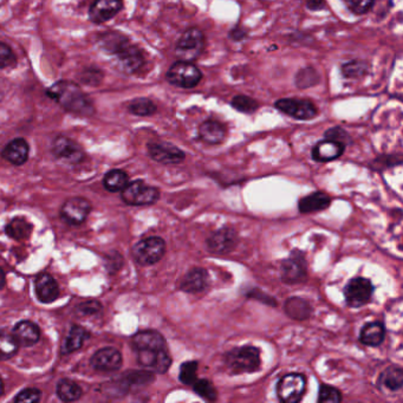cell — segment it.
Here are the masks:
<instances>
[{"mask_svg":"<svg viewBox=\"0 0 403 403\" xmlns=\"http://www.w3.org/2000/svg\"><path fill=\"white\" fill-rule=\"evenodd\" d=\"M103 50L115 57L117 66L127 74H135L144 66V52L127 37L117 32L107 33L101 41Z\"/></svg>","mask_w":403,"mask_h":403,"instance_id":"cell-1","label":"cell"},{"mask_svg":"<svg viewBox=\"0 0 403 403\" xmlns=\"http://www.w3.org/2000/svg\"><path fill=\"white\" fill-rule=\"evenodd\" d=\"M46 95L71 114L91 116L95 112L94 103L82 89L70 81H59L46 90Z\"/></svg>","mask_w":403,"mask_h":403,"instance_id":"cell-2","label":"cell"},{"mask_svg":"<svg viewBox=\"0 0 403 403\" xmlns=\"http://www.w3.org/2000/svg\"><path fill=\"white\" fill-rule=\"evenodd\" d=\"M224 362L232 374L255 373L262 366L260 350L253 346L235 348L224 355Z\"/></svg>","mask_w":403,"mask_h":403,"instance_id":"cell-3","label":"cell"},{"mask_svg":"<svg viewBox=\"0 0 403 403\" xmlns=\"http://www.w3.org/2000/svg\"><path fill=\"white\" fill-rule=\"evenodd\" d=\"M205 36L198 28H190L182 33L175 44V55L180 61L193 62L205 50Z\"/></svg>","mask_w":403,"mask_h":403,"instance_id":"cell-4","label":"cell"},{"mask_svg":"<svg viewBox=\"0 0 403 403\" xmlns=\"http://www.w3.org/2000/svg\"><path fill=\"white\" fill-rule=\"evenodd\" d=\"M166 79L172 86L184 89H192L198 86L202 79V74L198 66L192 62L179 61L169 68Z\"/></svg>","mask_w":403,"mask_h":403,"instance_id":"cell-5","label":"cell"},{"mask_svg":"<svg viewBox=\"0 0 403 403\" xmlns=\"http://www.w3.org/2000/svg\"><path fill=\"white\" fill-rule=\"evenodd\" d=\"M121 198L124 204L129 206L153 205L160 198V190L157 187L147 185L142 180H135L126 186Z\"/></svg>","mask_w":403,"mask_h":403,"instance_id":"cell-6","label":"cell"},{"mask_svg":"<svg viewBox=\"0 0 403 403\" xmlns=\"http://www.w3.org/2000/svg\"><path fill=\"white\" fill-rule=\"evenodd\" d=\"M166 243L160 237L142 239L132 247V257L136 263L147 266L157 264L165 255Z\"/></svg>","mask_w":403,"mask_h":403,"instance_id":"cell-7","label":"cell"},{"mask_svg":"<svg viewBox=\"0 0 403 403\" xmlns=\"http://www.w3.org/2000/svg\"><path fill=\"white\" fill-rule=\"evenodd\" d=\"M306 389L304 375L293 373L286 374L277 383V396L284 403H297L301 401Z\"/></svg>","mask_w":403,"mask_h":403,"instance_id":"cell-8","label":"cell"},{"mask_svg":"<svg viewBox=\"0 0 403 403\" xmlns=\"http://www.w3.org/2000/svg\"><path fill=\"white\" fill-rule=\"evenodd\" d=\"M374 293V285L371 280L357 277L350 280L344 288L346 304L351 308H361L371 302Z\"/></svg>","mask_w":403,"mask_h":403,"instance_id":"cell-9","label":"cell"},{"mask_svg":"<svg viewBox=\"0 0 403 403\" xmlns=\"http://www.w3.org/2000/svg\"><path fill=\"white\" fill-rule=\"evenodd\" d=\"M282 280L286 284H297L304 282L308 277V264L302 252L293 251L282 263L280 268Z\"/></svg>","mask_w":403,"mask_h":403,"instance_id":"cell-10","label":"cell"},{"mask_svg":"<svg viewBox=\"0 0 403 403\" xmlns=\"http://www.w3.org/2000/svg\"><path fill=\"white\" fill-rule=\"evenodd\" d=\"M275 108L285 115L301 121H308L318 115L316 106L308 99H280L275 103Z\"/></svg>","mask_w":403,"mask_h":403,"instance_id":"cell-11","label":"cell"},{"mask_svg":"<svg viewBox=\"0 0 403 403\" xmlns=\"http://www.w3.org/2000/svg\"><path fill=\"white\" fill-rule=\"evenodd\" d=\"M51 150L57 160L62 161L68 165H77L86 157L82 147L66 136L56 137L52 142Z\"/></svg>","mask_w":403,"mask_h":403,"instance_id":"cell-12","label":"cell"},{"mask_svg":"<svg viewBox=\"0 0 403 403\" xmlns=\"http://www.w3.org/2000/svg\"><path fill=\"white\" fill-rule=\"evenodd\" d=\"M91 204L82 197H72L63 204L61 218L69 225L77 226L87 220L90 214Z\"/></svg>","mask_w":403,"mask_h":403,"instance_id":"cell-13","label":"cell"},{"mask_svg":"<svg viewBox=\"0 0 403 403\" xmlns=\"http://www.w3.org/2000/svg\"><path fill=\"white\" fill-rule=\"evenodd\" d=\"M137 362L144 368H148L157 374H165L172 364L168 349L136 350Z\"/></svg>","mask_w":403,"mask_h":403,"instance_id":"cell-14","label":"cell"},{"mask_svg":"<svg viewBox=\"0 0 403 403\" xmlns=\"http://www.w3.org/2000/svg\"><path fill=\"white\" fill-rule=\"evenodd\" d=\"M149 157L162 165H177L185 160L181 149L168 142H150L147 146Z\"/></svg>","mask_w":403,"mask_h":403,"instance_id":"cell-15","label":"cell"},{"mask_svg":"<svg viewBox=\"0 0 403 403\" xmlns=\"http://www.w3.org/2000/svg\"><path fill=\"white\" fill-rule=\"evenodd\" d=\"M91 366L97 371L112 373L119 371L124 363L122 354L112 346L97 350L90 360Z\"/></svg>","mask_w":403,"mask_h":403,"instance_id":"cell-16","label":"cell"},{"mask_svg":"<svg viewBox=\"0 0 403 403\" xmlns=\"http://www.w3.org/2000/svg\"><path fill=\"white\" fill-rule=\"evenodd\" d=\"M238 243V235L233 228L222 227L207 239V247L212 253H228Z\"/></svg>","mask_w":403,"mask_h":403,"instance_id":"cell-17","label":"cell"},{"mask_svg":"<svg viewBox=\"0 0 403 403\" xmlns=\"http://www.w3.org/2000/svg\"><path fill=\"white\" fill-rule=\"evenodd\" d=\"M124 8L122 0H95L89 8V19L95 24H103Z\"/></svg>","mask_w":403,"mask_h":403,"instance_id":"cell-18","label":"cell"},{"mask_svg":"<svg viewBox=\"0 0 403 403\" xmlns=\"http://www.w3.org/2000/svg\"><path fill=\"white\" fill-rule=\"evenodd\" d=\"M35 293L41 303L50 304L54 303L59 296V286L54 277L43 272L35 280Z\"/></svg>","mask_w":403,"mask_h":403,"instance_id":"cell-19","label":"cell"},{"mask_svg":"<svg viewBox=\"0 0 403 403\" xmlns=\"http://www.w3.org/2000/svg\"><path fill=\"white\" fill-rule=\"evenodd\" d=\"M12 336L18 346L23 348L37 344L41 338V330L36 323L31 321L18 322L12 330Z\"/></svg>","mask_w":403,"mask_h":403,"instance_id":"cell-20","label":"cell"},{"mask_svg":"<svg viewBox=\"0 0 403 403\" xmlns=\"http://www.w3.org/2000/svg\"><path fill=\"white\" fill-rule=\"evenodd\" d=\"M29 144L21 137L10 141L0 153L4 160L14 166L24 165L25 162L29 160Z\"/></svg>","mask_w":403,"mask_h":403,"instance_id":"cell-21","label":"cell"},{"mask_svg":"<svg viewBox=\"0 0 403 403\" xmlns=\"http://www.w3.org/2000/svg\"><path fill=\"white\" fill-rule=\"evenodd\" d=\"M208 283H210L208 272L206 271L205 268H195L186 273L180 284V288L184 293H202L208 286Z\"/></svg>","mask_w":403,"mask_h":403,"instance_id":"cell-22","label":"cell"},{"mask_svg":"<svg viewBox=\"0 0 403 403\" xmlns=\"http://www.w3.org/2000/svg\"><path fill=\"white\" fill-rule=\"evenodd\" d=\"M346 146L336 142V141L325 140L318 142L313 149V159L317 162H330V161L337 160L344 153Z\"/></svg>","mask_w":403,"mask_h":403,"instance_id":"cell-23","label":"cell"},{"mask_svg":"<svg viewBox=\"0 0 403 403\" xmlns=\"http://www.w3.org/2000/svg\"><path fill=\"white\" fill-rule=\"evenodd\" d=\"M134 350L164 349L167 348L165 338L155 330H144L135 333L132 338Z\"/></svg>","mask_w":403,"mask_h":403,"instance_id":"cell-24","label":"cell"},{"mask_svg":"<svg viewBox=\"0 0 403 403\" xmlns=\"http://www.w3.org/2000/svg\"><path fill=\"white\" fill-rule=\"evenodd\" d=\"M199 136L208 144H220L226 137V128L215 119H207L199 127Z\"/></svg>","mask_w":403,"mask_h":403,"instance_id":"cell-25","label":"cell"},{"mask_svg":"<svg viewBox=\"0 0 403 403\" xmlns=\"http://www.w3.org/2000/svg\"><path fill=\"white\" fill-rule=\"evenodd\" d=\"M330 204H331V198L328 194L323 192H315L299 200L298 210L303 214L315 213V212H321L328 208Z\"/></svg>","mask_w":403,"mask_h":403,"instance_id":"cell-26","label":"cell"},{"mask_svg":"<svg viewBox=\"0 0 403 403\" xmlns=\"http://www.w3.org/2000/svg\"><path fill=\"white\" fill-rule=\"evenodd\" d=\"M386 329L381 322H371L363 326L360 333V341L369 346H377L384 341Z\"/></svg>","mask_w":403,"mask_h":403,"instance_id":"cell-27","label":"cell"},{"mask_svg":"<svg viewBox=\"0 0 403 403\" xmlns=\"http://www.w3.org/2000/svg\"><path fill=\"white\" fill-rule=\"evenodd\" d=\"M285 313L295 321H305L311 316L313 308L308 301L298 297L288 298L285 303Z\"/></svg>","mask_w":403,"mask_h":403,"instance_id":"cell-28","label":"cell"},{"mask_svg":"<svg viewBox=\"0 0 403 403\" xmlns=\"http://www.w3.org/2000/svg\"><path fill=\"white\" fill-rule=\"evenodd\" d=\"M87 338V330L83 329L82 326H79V325H72V328L63 342L61 353L62 355L72 354L75 351L82 348L83 343Z\"/></svg>","mask_w":403,"mask_h":403,"instance_id":"cell-29","label":"cell"},{"mask_svg":"<svg viewBox=\"0 0 403 403\" xmlns=\"http://www.w3.org/2000/svg\"><path fill=\"white\" fill-rule=\"evenodd\" d=\"M56 394L63 402H75L82 396V388L79 383L70 379H62L58 381Z\"/></svg>","mask_w":403,"mask_h":403,"instance_id":"cell-30","label":"cell"},{"mask_svg":"<svg viewBox=\"0 0 403 403\" xmlns=\"http://www.w3.org/2000/svg\"><path fill=\"white\" fill-rule=\"evenodd\" d=\"M128 184H129L128 174L121 169H111L103 177V186L110 193L122 192Z\"/></svg>","mask_w":403,"mask_h":403,"instance_id":"cell-31","label":"cell"},{"mask_svg":"<svg viewBox=\"0 0 403 403\" xmlns=\"http://www.w3.org/2000/svg\"><path fill=\"white\" fill-rule=\"evenodd\" d=\"M5 232L10 238L14 239L17 242H23L31 235L32 224L24 218H14L6 225Z\"/></svg>","mask_w":403,"mask_h":403,"instance_id":"cell-32","label":"cell"},{"mask_svg":"<svg viewBox=\"0 0 403 403\" xmlns=\"http://www.w3.org/2000/svg\"><path fill=\"white\" fill-rule=\"evenodd\" d=\"M341 72L346 79H363L371 72V66L364 61H350L342 66Z\"/></svg>","mask_w":403,"mask_h":403,"instance_id":"cell-33","label":"cell"},{"mask_svg":"<svg viewBox=\"0 0 403 403\" xmlns=\"http://www.w3.org/2000/svg\"><path fill=\"white\" fill-rule=\"evenodd\" d=\"M128 110L136 116H152L157 112V104L147 97L132 99L128 104Z\"/></svg>","mask_w":403,"mask_h":403,"instance_id":"cell-34","label":"cell"},{"mask_svg":"<svg viewBox=\"0 0 403 403\" xmlns=\"http://www.w3.org/2000/svg\"><path fill=\"white\" fill-rule=\"evenodd\" d=\"M381 381L384 384V387L388 388L389 391H399L402 388L403 384L402 369L400 366H389L383 371Z\"/></svg>","mask_w":403,"mask_h":403,"instance_id":"cell-35","label":"cell"},{"mask_svg":"<svg viewBox=\"0 0 403 403\" xmlns=\"http://www.w3.org/2000/svg\"><path fill=\"white\" fill-rule=\"evenodd\" d=\"M320 82V75L311 66H306L298 71L295 77V84L299 89L313 88Z\"/></svg>","mask_w":403,"mask_h":403,"instance_id":"cell-36","label":"cell"},{"mask_svg":"<svg viewBox=\"0 0 403 403\" xmlns=\"http://www.w3.org/2000/svg\"><path fill=\"white\" fill-rule=\"evenodd\" d=\"M19 346L12 335L0 331V361H8L18 353Z\"/></svg>","mask_w":403,"mask_h":403,"instance_id":"cell-37","label":"cell"},{"mask_svg":"<svg viewBox=\"0 0 403 403\" xmlns=\"http://www.w3.org/2000/svg\"><path fill=\"white\" fill-rule=\"evenodd\" d=\"M230 106L235 108V110L244 112V114H248V115L255 112L260 107L259 103L257 102L255 99L246 95L235 96L230 101Z\"/></svg>","mask_w":403,"mask_h":403,"instance_id":"cell-38","label":"cell"},{"mask_svg":"<svg viewBox=\"0 0 403 403\" xmlns=\"http://www.w3.org/2000/svg\"><path fill=\"white\" fill-rule=\"evenodd\" d=\"M193 389L200 397L207 401H215L218 399V391L208 380H197L193 383Z\"/></svg>","mask_w":403,"mask_h":403,"instance_id":"cell-39","label":"cell"},{"mask_svg":"<svg viewBox=\"0 0 403 403\" xmlns=\"http://www.w3.org/2000/svg\"><path fill=\"white\" fill-rule=\"evenodd\" d=\"M179 379L186 386H193V383L198 380V362L188 361L182 363Z\"/></svg>","mask_w":403,"mask_h":403,"instance_id":"cell-40","label":"cell"},{"mask_svg":"<svg viewBox=\"0 0 403 403\" xmlns=\"http://www.w3.org/2000/svg\"><path fill=\"white\" fill-rule=\"evenodd\" d=\"M17 66V56L13 50L0 41V69H13Z\"/></svg>","mask_w":403,"mask_h":403,"instance_id":"cell-41","label":"cell"},{"mask_svg":"<svg viewBox=\"0 0 403 403\" xmlns=\"http://www.w3.org/2000/svg\"><path fill=\"white\" fill-rule=\"evenodd\" d=\"M342 401L341 391L337 388L331 387L328 384H321L318 393V402L320 403H338Z\"/></svg>","mask_w":403,"mask_h":403,"instance_id":"cell-42","label":"cell"},{"mask_svg":"<svg viewBox=\"0 0 403 403\" xmlns=\"http://www.w3.org/2000/svg\"><path fill=\"white\" fill-rule=\"evenodd\" d=\"M41 391L37 388H25L23 391H19L13 402L16 403H37L41 401Z\"/></svg>","mask_w":403,"mask_h":403,"instance_id":"cell-43","label":"cell"},{"mask_svg":"<svg viewBox=\"0 0 403 403\" xmlns=\"http://www.w3.org/2000/svg\"><path fill=\"white\" fill-rule=\"evenodd\" d=\"M351 12L355 14H366L374 6L375 0H343Z\"/></svg>","mask_w":403,"mask_h":403,"instance_id":"cell-44","label":"cell"},{"mask_svg":"<svg viewBox=\"0 0 403 403\" xmlns=\"http://www.w3.org/2000/svg\"><path fill=\"white\" fill-rule=\"evenodd\" d=\"M325 139L336 141V142H340V144H344V146L351 142V137H350L349 134L341 127H333L329 130H326L325 132Z\"/></svg>","mask_w":403,"mask_h":403,"instance_id":"cell-45","label":"cell"},{"mask_svg":"<svg viewBox=\"0 0 403 403\" xmlns=\"http://www.w3.org/2000/svg\"><path fill=\"white\" fill-rule=\"evenodd\" d=\"M76 308H77V313L83 316H92L102 310V304L99 301L83 302Z\"/></svg>","mask_w":403,"mask_h":403,"instance_id":"cell-46","label":"cell"},{"mask_svg":"<svg viewBox=\"0 0 403 403\" xmlns=\"http://www.w3.org/2000/svg\"><path fill=\"white\" fill-rule=\"evenodd\" d=\"M228 37L235 41H244L247 37V30L244 29L243 26H235L233 29H230Z\"/></svg>","mask_w":403,"mask_h":403,"instance_id":"cell-47","label":"cell"},{"mask_svg":"<svg viewBox=\"0 0 403 403\" xmlns=\"http://www.w3.org/2000/svg\"><path fill=\"white\" fill-rule=\"evenodd\" d=\"M306 6L311 11H320L326 8L325 0H306Z\"/></svg>","mask_w":403,"mask_h":403,"instance_id":"cell-48","label":"cell"},{"mask_svg":"<svg viewBox=\"0 0 403 403\" xmlns=\"http://www.w3.org/2000/svg\"><path fill=\"white\" fill-rule=\"evenodd\" d=\"M5 284H6V276H5L4 270L0 268V290L4 288Z\"/></svg>","mask_w":403,"mask_h":403,"instance_id":"cell-49","label":"cell"},{"mask_svg":"<svg viewBox=\"0 0 403 403\" xmlns=\"http://www.w3.org/2000/svg\"><path fill=\"white\" fill-rule=\"evenodd\" d=\"M4 394V383H3V380L0 377V396Z\"/></svg>","mask_w":403,"mask_h":403,"instance_id":"cell-50","label":"cell"},{"mask_svg":"<svg viewBox=\"0 0 403 403\" xmlns=\"http://www.w3.org/2000/svg\"><path fill=\"white\" fill-rule=\"evenodd\" d=\"M3 99V94H1V92H0V99Z\"/></svg>","mask_w":403,"mask_h":403,"instance_id":"cell-51","label":"cell"}]
</instances>
